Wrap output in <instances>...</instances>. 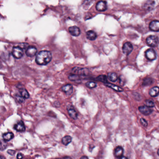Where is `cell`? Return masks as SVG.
Returning <instances> with one entry per match:
<instances>
[{
	"mask_svg": "<svg viewBox=\"0 0 159 159\" xmlns=\"http://www.w3.org/2000/svg\"><path fill=\"white\" fill-rule=\"evenodd\" d=\"M150 30L153 31H159V21L157 20L153 21L150 23L149 25Z\"/></svg>",
	"mask_w": 159,
	"mask_h": 159,
	"instance_id": "obj_9",
	"label": "cell"
},
{
	"mask_svg": "<svg viewBox=\"0 0 159 159\" xmlns=\"http://www.w3.org/2000/svg\"><path fill=\"white\" fill-rule=\"evenodd\" d=\"M154 5V1H147L144 4V8L147 10H152Z\"/></svg>",
	"mask_w": 159,
	"mask_h": 159,
	"instance_id": "obj_20",
	"label": "cell"
},
{
	"mask_svg": "<svg viewBox=\"0 0 159 159\" xmlns=\"http://www.w3.org/2000/svg\"><path fill=\"white\" fill-rule=\"evenodd\" d=\"M107 3L105 1H99L96 5V10L100 12H103L107 10Z\"/></svg>",
	"mask_w": 159,
	"mask_h": 159,
	"instance_id": "obj_7",
	"label": "cell"
},
{
	"mask_svg": "<svg viewBox=\"0 0 159 159\" xmlns=\"http://www.w3.org/2000/svg\"><path fill=\"white\" fill-rule=\"evenodd\" d=\"M7 152L8 154H10L11 155H14L15 154V150H10H10H7Z\"/></svg>",
	"mask_w": 159,
	"mask_h": 159,
	"instance_id": "obj_31",
	"label": "cell"
},
{
	"mask_svg": "<svg viewBox=\"0 0 159 159\" xmlns=\"http://www.w3.org/2000/svg\"><path fill=\"white\" fill-rule=\"evenodd\" d=\"M88 70L86 68H82L80 67H75L72 69V72L74 74L81 76H86L88 74Z\"/></svg>",
	"mask_w": 159,
	"mask_h": 159,
	"instance_id": "obj_6",
	"label": "cell"
},
{
	"mask_svg": "<svg viewBox=\"0 0 159 159\" xmlns=\"http://www.w3.org/2000/svg\"><path fill=\"white\" fill-rule=\"evenodd\" d=\"M146 42L150 47H154L159 44V38L155 36H150L147 38Z\"/></svg>",
	"mask_w": 159,
	"mask_h": 159,
	"instance_id": "obj_2",
	"label": "cell"
},
{
	"mask_svg": "<svg viewBox=\"0 0 159 159\" xmlns=\"http://www.w3.org/2000/svg\"><path fill=\"white\" fill-rule=\"evenodd\" d=\"M108 78L112 82H114L118 80V76L116 73L110 72L108 74Z\"/></svg>",
	"mask_w": 159,
	"mask_h": 159,
	"instance_id": "obj_21",
	"label": "cell"
},
{
	"mask_svg": "<svg viewBox=\"0 0 159 159\" xmlns=\"http://www.w3.org/2000/svg\"><path fill=\"white\" fill-rule=\"evenodd\" d=\"M62 159H72V158H71L70 157L66 156V157H64V158H63Z\"/></svg>",
	"mask_w": 159,
	"mask_h": 159,
	"instance_id": "obj_34",
	"label": "cell"
},
{
	"mask_svg": "<svg viewBox=\"0 0 159 159\" xmlns=\"http://www.w3.org/2000/svg\"><path fill=\"white\" fill-rule=\"evenodd\" d=\"M149 94L151 97H156L159 94V87L157 86L153 87L150 90Z\"/></svg>",
	"mask_w": 159,
	"mask_h": 159,
	"instance_id": "obj_17",
	"label": "cell"
},
{
	"mask_svg": "<svg viewBox=\"0 0 159 159\" xmlns=\"http://www.w3.org/2000/svg\"><path fill=\"white\" fill-rule=\"evenodd\" d=\"M20 94L24 99H28L30 97V95L27 91L24 88H22L20 90Z\"/></svg>",
	"mask_w": 159,
	"mask_h": 159,
	"instance_id": "obj_22",
	"label": "cell"
},
{
	"mask_svg": "<svg viewBox=\"0 0 159 159\" xmlns=\"http://www.w3.org/2000/svg\"><path fill=\"white\" fill-rule=\"evenodd\" d=\"M157 154L159 156V149L158 150V151H157Z\"/></svg>",
	"mask_w": 159,
	"mask_h": 159,
	"instance_id": "obj_37",
	"label": "cell"
},
{
	"mask_svg": "<svg viewBox=\"0 0 159 159\" xmlns=\"http://www.w3.org/2000/svg\"><path fill=\"white\" fill-rule=\"evenodd\" d=\"M12 54L14 57L16 59H20L22 58L23 55V50L18 46L13 48Z\"/></svg>",
	"mask_w": 159,
	"mask_h": 159,
	"instance_id": "obj_3",
	"label": "cell"
},
{
	"mask_svg": "<svg viewBox=\"0 0 159 159\" xmlns=\"http://www.w3.org/2000/svg\"><path fill=\"white\" fill-rule=\"evenodd\" d=\"M119 159H128V158H127V157H126L123 156Z\"/></svg>",
	"mask_w": 159,
	"mask_h": 159,
	"instance_id": "obj_35",
	"label": "cell"
},
{
	"mask_svg": "<svg viewBox=\"0 0 159 159\" xmlns=\"http://www.w3.org/2000/svg\"><path fill=\"white\" fill-rule=\"evenodd\" d=\"M96 78H97L96 80H97L103 82V83H104V84L107 83V77L106 76L104 75H100L99 76H98Z\"/></svg>",
	"mask_w": 159,
	"mask_h": 159,
	"instance_id": "obj_24",
	"label": "cell"
},
{
	"mask_svg": "<svg viewBox=\"0 0 159 159\" xmlns=\"http://www.w3.org/2000/svg\"><path fill=\"white\" fill-rule=\"evenodd\" d=\"M69 79L72 81H78L80 80L79 76L77 75L73 74L70 75V76L68 77Z\"/></svg>",
	"mask_w": 159,
	"mask_h": 159,
	"instance_id": "obj_26",
	"label": "cell"
},
{
	"mask_svg": "<svg viewBox=\"0 0 159 159\" xmlns=\"http://www.w3.org/2000/svg\"><path fill=\"white\" fill-rule=\"evenodd\" d=\"M73 86L70 84H67L64 85L62 87V90L65 92L67 95H70L72 94L73 92Z\"/></svg>",
	"mask_w": 159,
	"mask_h": 159,
	"instance_id": "obj_13",
	"label": "cell"
},
{
	"mask_svg": "<svg viewBox=\"0 0 159 159\" xmlns=\"http://www.w3.org/2000/svg\"><path fill=\"white\" fill-rule=\"evenodd\" d=\"M72 140V138L70 137V136L68 135V136H66L64 138H63L62 142L63 144L66 146L71 142Z\"/></svg>",
	"mask_w": 159,
	"mask_h": 159,
	"instance_id": "obj_23",
	"label": "cell"
},
{
	"mask_svg": "<svg viewBox=\"0 0 159 159\" xmlns=\"http://www.w3.org/2000/svg\"><path fill=\"white\" fill-rule=\"evenodd\" d=\"M104 85H105L106 86H107V87L111 88V89L114 90V91H116V92H122L123 91V89H122V88L119 87L118 86H117L116 85H113V84H111V83H107L104 84Z\"/></svg>",
	"mask_w": 159,
	"mask_h": 159,
	"instance_id": "obj_18",
	"label": "cell"
},
{
	"mask_svg": "<svg viewBox=\"0 0 159 159\" xmlns=\"http://www.w3.org/2000/svg\"><path fill=\"white\" fill-rule=\"evenodd\" d=\"M14 137V135L12 132H8L3 134V139L5 142H8L12 139Z\"/></svg>",
	"mask_w": 159,
	"mask_h": 159,
	"instance_id": "obj_19",
	"label": "cell"
},
{
	"mask_svg": "<svg viewBox=\"0 0 159 159\" xmlns=\"http://www.w3.org/2000/svg\"><path fill=\"white\" fill-rule=\"evenodd\" d=\"M146 57L149 61H154L156 58V53L154 49H149L145 53Z\"/></svg>",
	"mask_w": 159,
	"mask_h": 159,
	"instance_id": "obj_4",
	"label": "cell"
},
{
	"mask_svg": "<svg viewBox=\"0 0 159 159\" xmlns=\"http://www.w3.org/2000/svg\"><path fill=\"white\" fill-rule=\"evenodd\" d=\"M152 83H153V80L152 78H146L144 80L142 85L145 86H149V85H152Z\"/></svg>",
	"mask_w": 159,
	"mask_h": 159,
	"instance_id": "obj_25",
	"label": "cell"
},
{
	"mask_svg": "<svg viewBox=\"0 0 159 159\" xmlns=\"http://www.w3.org/2000/svg\"><path fill=\"white\" fill-rule=\"evenodd\" d=\"M86 86L87 87L91 88V89H92V88H94L95 87H97V85L96 84V83H95L94 82H93V81H90V82H88L86 83Z\"/></svg>",
	"mask_w": 159,
	"mask_h": 159,
	"instance_id": "obj_27",
	"label": "cell"
},
{
	"mask_svg": "<svg viewBox=\"0 0 159 159\" xmlns=\"http://www.w3.org/2000/svg\"><path fill=\"white\" fill-rule=\"evenodd\" d=\"M139 110L142 113L145 115H148L152 112V110L146 105L139 107Z\"/></svg>",
	"mask_w": 159,
	"mask_h": 159,
	"instance_id": "obj_12",
	"label": "cell"
},
{
	"mask_svg": "<svg viewBox=\"0 0 159 159\" xmlns=\"http://www.w3.org/2000/svg\"><path fill=\"white\" fill-rule=\"evenodd\" d=\"M123 153H124V149L122 148V147L118 146L116 147L114 149V154L116 158L118 159H120L123 156Z\"/></svg>",
	"mask_w": 159,
	"mask_h": 159,
	"instance_id": "obj_11",
	"label": "cell"
},
{
	"mask_svg": "<svg viewBox=\"0 0 159 159\" xmlns=\"http://www.w3.org/2000/svg\"><path fill=\"white\" fill-rule=\"evenodd\" d=\"M23 158V155L21 153H18L17 155V159H22Z\"/></svg>",
	"mask_w": 159,
	"mask_h": 159,
	"instance_id": "obj_32",
	"label": "cell"
},
{
	"mask_svg": "<svg viewBox=\"0 0 159 159\" xmlns=\"http://www.w3.org/2000/svg\"><path fill=\"white\" fill-rule=\"evenodd\" d=\"M1 159H6L5 157L4 156H1Z\"/></svg>",
	"mask_w": 159,
	"mask_h": 159,
	"instance_id": "obj_36",
	"label": "cell"
},
{
	"mask_svg": "<svg viewBox=\"0 0 159 159\" xmlns=\"http://www.w3.org/2000/svg\"><path fill=\"white\" fill-rule=\"evenodd\" d=\"M80 159H89L86 156H83L81 157Z\"/></svg>",
	"mask_w": 159,
	"mask_h": 159,
	"instance_id": "obj_33",
	"label": "cell"
},
{
	"mask_svg": "<svg viewBox=\"0 0 159 159\" xmlns=\"http://www.w3.org/2000/svg\"><path fill=\"white\" fill-rule=\"evenodd\" d=\"M146 106H147V107H149V108L154 107V105H155L154 102L152 100H146Z\"/></svg>",
	"mask_w": 159,
	"mask_h": 159,
	"instance_id": "obj_28",
	"label": "cell"
},
{
	"mask_svg": "<svg viewBox=\"0 0 159 159\" xmlns=\"http://www.w3.org/2000/svg\"><path fill=\"white\" fill-rule=\"evenodd\" d=\"M132 50H133L132 45L130 42H125L122 47L123 52L124 53V54L126 55L130 54L132 52Z\"/></svg>",
	"mask_w": 159,
	"mask_h": 159,
	"instance_id": "obj_5",
	"label": "cell"
},
{
	"mask_svg": "<svg viewBox=\"0 0 159 159\" xmlns=\"http://www.w3.org/2000/svg\"><path fill=\"white\" fill-rule=\"evenodd\" d=\"M52 54L48 50H42L37 54L36 57V62L40 65L48 64L52 59Z\"/></svg>",
	"mask_w": 159,
	"mask_h": 159,
	"instance_id": "obj_1",
	"label": "cell"
},
{
	"mask_svg": "<svg viewBox=\"0 0 159 159\" xmlns=\"http://www.w3.org/2000/svg\"><path fill=\"white\" fill-rule=\"evenodd\" d=\"M18 47H20L22 49H27L29 47V44L27 43H25V42H22V43H20L18 45Z\"/></svg>",
	"mask_w": 159,
	"mask_h": 159,
	"instance_id": "obj_29",
	"label": "cell"
},
{
	"mask_svg": "<svg viewBox=\"0 0 159 159\" xmlns=\"http://www.w3.org/2000/svg\"><path fill=\"white\" fill-rule=\"evenodd\" d=\"M140 121L141 124H142L144 127H147V121H146L145 119H144L143 118H141L140 119Z\"/></svg>",
	"mask_w": 159,
	"mask_h": 159,
	"instance_id": "obj_30",
	"label": "cell"
},
{
	"mask_svg": "<svg viewBox=\"0 0 159 159\" xmlns=\"http://www.w3.org/2000/svg\"><path fill=\"white\" fill-rule=\"evenodd\" d=\"M67 110L68 113L71 118L73 119H76L77 118V114L75 110L72 106L67 107Z\"/></svg>",
	"mask_w": 159,
	"mask_h": 159,
	"instance_id": "obj_14",
	"label": "cell"
},
{
	"mask_svg": "<svg viewBox=\"0 0 159 159\" xmlns=\"http://www.w3.org/2000/svg\"><path fill=\"white\" fill-rule=\"evenodd\" d=\"M14 128L18 132H24L25 130V125L22 121H21L15 125Z\"/></svg>",
	"mask_w": 159,
	"mask_h": 159,
	"instance_id": "obj_16",
	"label": "cell"
},
{
	"mask_svg": "<svg viewBox=\"0 0 159 159\" xmlns=\"http://www.w3.org/2000/svg\"><path fill=\"white\" fill-rule=\"evenodd\" d=\"M37 49L34 46H29L26 50V54L29 57H33L36 55Z\"/></svg>",
	"mask_w": 159,
	"mask_h": 159,
	"instance_id": "obj_8",
	"label": "cell"
},
{
	"mask_svg": "<svg viewBox=\"0 0 159 159\" xmlns=\"http://www.w3.org/2000/svg\"><path fill=\"white\" fill-rule=\"evenodd\" d=\"M69 31L70 34L74 37H78L81 33L80 28L77 26H72L69 28Z\"/></svg>",
	"mask_w": 159,
	"mask_h": 159,
	"instance_id": "obj_10",
	"label": "cell"
},
{
	"mask_svg": "<svg viewBox=\"0 0 159 159\" xmlns=\"http://www.w3.org/2000/svg\"><path fill=\"white\" fill-rule=\"evenodd\" d=\"M86 37L88 40L94 41L97 38V34L93 30H89L86 33Z\"/></svg>",
	"mask_w": 159,
	"mask_h": 159,
	"instance_id": "obj_15",
	"label": "cell"
}]
</instances>
